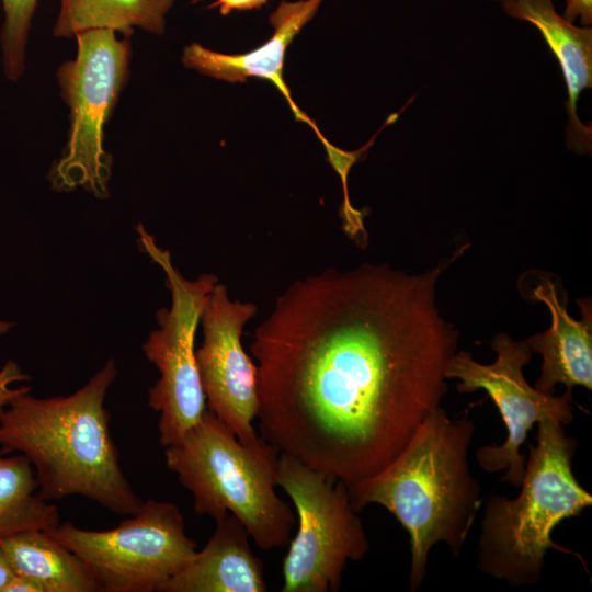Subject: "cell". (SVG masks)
I'll return each instance as SVG.
<instances>
[{
  "instance_id": "cell-1",
  "label": "cell",
  "mask_w": 592,
  "mask_h": 592,
  "mask_svg": "<svg viewBox=\"0 0 592 592\" xmlns=\"http://www.w3.org/2000/svg\"><path fill=\"white\" fill-rule=\"evenodd\" d=\"M388 263L294 281L255 329L261 436L346 487L383 471L448 391L459 332L441 315V274Z\"/></svg>"
},
{
  "instance_id": "cell-2",
  "label": "cell",
  "mask_w": 592,
  "mask_h": 592,
  "mask_svg": "<svg viewBox=\"0 0 592 592\" xmlns=\"http://www.w3.org/2000/svg\"><path fill=\"white\" fill-rule=\"evenodd\" d=\"M116 375L110 358L68 396L37 398L27 388L0 410V452L29 459L42 499L81 496L127 516L141 505L122 469L104 407Z\"/></svg>"
},
{
  "instance_id": "cell-3",
  "label": "cell",
  "mask_w": 592,
  "mask_h": 592,
  "mask_svg": "<svg viewBox=\"0 0 592 592\" xmlns=\"http://www.w3.org/2000/svg\"><path fill=\"white\" fill-rule=\"evenodd\" d=\"M475 431L468 413L451 419L441 406L388 467L348 487L357 512L368 504L384 506L408 533L411 592L422 585L435 545L460 555L482 505L481 485L468 460Z\"/></svg>"
},
{
  "instance_id": "cell-4",
  "label": "cell",
  "mask_w": 592,
  "mask_h": 592,
  "mask_svg": "<svg viewBox=\"0 0 592 592\" xmlns=\"http://www.w3.org/2000/svg\"><path fill=\"white\" fill-rule=\"evenodd\" d=\"M578 441L565 425L544 419L537 423L536 445H530L520 493L490 496L483 505L477 546V568L511 587L540 581L549 549L581 555L553 540V531L592 504V496L577 480L572 459Z\"/></svg>"
},
{
  "instance_id": "cell-5",
  "label": "cell",
  "mask_w": 592,
  "mask_h": 592,
  "mask_svg": "<svg viewBox=\"0 0 592 592\" xmlns=\"http://www.w3.org/2000/svg\"><path fill=\"white\" fill-rule=\"evenodd\" d=\"M278 456L264 439L241 443L208 409L181 441L164 447L166 465L191 492L194 511L215 522L232 514L263 550L286 546L295 524L275 491Z\"/></svg>"
},
{
  "instance_id": "cell-6",
  "label": "cell",
  "mask_w": 592,
  "mask_h": 592,
  "mask_svg": "<svg viewBox=\"0 0 592 592\" xmlns=\"http://www.w3.org/2000/svg\"><path fill=\"white\" fill-rule=\"evenodd\" d=\"M136 231L141 250L163 271L171 294L170 307L157 311L158 328L143 343L145 356L160 374L149 389L148 406L159 413V441L167 447L181 441L207 411L194 344L203 307L218 278L204 273L187 280L141 224Z\"/></svg>"
},
{
  "instance_id": "cell-7",
  "label": "cell",
  "mask_w": 592,
  "mask_h": 592,
  "mask_svg": "<svg viewBox=\"0 0 592 592\" xmlns=\"http://www.w3.org/2000/svg\"><path fill=\"white\" fill-rule=\"evenodd\" d=\"M276 482L291 498L297 532L283 560L282 592L338 591L349 561L362 560L369 540L344 482L280 453Z\"/></svg>"
},
{
  "instance_id": "cell-8",
  "label": "cell",
  "mask_w": 592,
  "mask_h": 592,
  "mask_svg": "<svg viewBox=\"0 0 592 592\" xmlns=\"http://www.w3.org/2000/svg\"><path fill=\"white\" fill-rule=\"evenodd\" d=\"M47 532L82 561L99 592H160L197 551L179 506L153 499L106 531L66 522Z\"/></svg>"
},
{
  "instance_id": "cell-9",
  "label": "cell",
  "mask_w": 592,
  "mask_h": 592,
  "mask_svg": "<svg viewBox=\"0 0 592 592\" xmlns=\"http://www.w3.org/2000/svg\"><path fill=\"white\" fill-rule=\"evenodd\" d=\"M76 38L75 60L65 62L57 73L71 124L50 181L59 191L81 186L96 197H105L111 158L104 150L103 128L127 80L130 46L112 30H91Z\"/></svg>"
},
{
  "instance_id": "cell-10",
  "label": "cell",
  "mask_w": 592,
  "mask_h": 592,
  "mask_svg": "<svg viewBox=\"0 0 592 592\" xmlns=\"http://www.w3.org/2000/svg\"><path fill=\"white\" fill-rule=\"evenodd\" d=\"M497 357L491 364L474 360L470 352L457 351L446 371L447 379L457 378V391L485 390L494 402L506 429L505 441L482 445L475 452L478 465L487 473L504 470L500 481L519 488L526 457L520 452L535 423L553 419L565 426L574 419L572 391L544 394L531 386L523 368L532 358L526 341H515L506 332H498L490 343Z\"/></svg>"
},
{
  "instance_id": "cell-11",
  "label": "cell",
  "mask_w": 592,
  "mask_h": 592,
  "mask_svg": "<svg viewBox=\"0 0 592 592\" xmlns=\"http://www.w3.org/2000/svg\"><path fill=\"white\" fill-rule=\"evenodd\" d=\"M255 315L253 303L230 299L227 286L217 282L201 314L203 343L195 350L207 409L246 445L263 440L253 428L258 367L241 343L243 328Z\"/></svg>"
},
{
  "instance_id": "cell-12",
  "label": "cell",
  "mask_w": 592,
  "mask_h": 592,
  "mask_svg": "<svg viewBox=\"0 0 592 592\" xmlns=\"http://www.w3.org/2000/svg\"><path fill=\"white\" fill-rule=\"evenodd\" d=\"M536 282L530 295L543 303L550 314V327L526 339L532 352L542 356L540 375L535 388L553 394L562 384L572 391L576 386L592 389V306L590 298L579 299L582 318L574 319L568 312V295L559 278L553 274L534 272Z\"/></svg>"
},
{
  "instance_id": "cell-13",
  "label": "cell",
  "mask_w": 592,
  "mask_h": 592,
  "mask_svg": "<svg viewBox=\"0 0 592 592\" xmlns=\"http://www.w3.org/2000/svg\"><path fill=\"white\" fill-rule=\"evenodd\" d=\"M321 2L322 0L281 2L270 15V22L274 26L271 39L252 52L228 55L194 43L184 49L182 61L187 68L229 82H244L251 76L270 80L285 96L296 119L309 124L328 147L329 143L321 136L316 124L293 101L283 79L285 50L294 36L314 18Z\"/></svg>"
},
{
  "instance_id": "cell-14",
  "label": "cell",
  "mask_w": 592,
  "mask_h": 592,
  "mask_svg": "<svg viewBox=\"0 0 592 592\" xmlns=\"http://www.w3.org/2000/svg\"><path fill=\"white\" fill-rule=\"evenodd\" d=\"M249 532L232 514L216 522L206 545L160 592H265L262 560L249 544Z\"/></svg>"
},
{
  "instance_id": "cell-15",
  "label": "cell",
  "mask_w": 592,
  "mask_h": 592,
  "mask_svg": "<svg viewBox=\"0 0 592 592\" xmlns=\"http://www.w3.org/2000/svg\"><path fill=\"white\" fill-rule=\"evenodd\" d=\"M505 12L538 29L561 67L568 89V145L579 152L591 151V128L577 116L581 91L592 83V30L579 27L559 15L551 0L505 1Z\"/></svg>"
},
{
  "instance_id": "cell-16",
  "label": "cell",
  "mask_w": 592,
  "mask_h": 592,
  "mask_svg": "<svg viewBox=\"0 0 592 592\" xmlns=\"http://www.w3.org/2000/svg\"><path fill=\"white\" fill-rule=\"evenodd\" d=\"M0 546L14 574L35 581L44 592H98L82 561L46 531L16 533Z\"/></svg>"
},
{
  "instance_id": "cell-17",
  "label": "cell",
  "mask_w": 592,
  "mask_h": 592,
  "mask_svg": "<svg viewBox=\"0 0 592 592\" xmlns=\"http://www.w3.org/2000/svg\"><path fill=\"white\" fill-rule=\"evenodd\" d=\"M173 0H60L54 26L58 37L91 30H112L125 36L134 27L161 34Z\"/></svg>"
},
{
  "instance_id": "cell-18",
  "label": "cell",
  "mask_w": 592,
  "mask_h": 592,
  "mask_svg": "<svg viewBox=\"0 0 592 592\" xmlns=\"http://www.w3.org/2000/svg\"><path fill=\"white\" fill-rule=\"evenodd\" d=\"M37 490L29 459L0 452V540L24 531L47 532L60 523L57 506L42 499Z\"/></svg>"
},
{
  "instance_id": "cell-19",
  "label": "cell",
  "mask_w": 592,
  "mask_h": 592,
  "mask_svg": "<svg viewBox=\"0 0 592 592\" xmlns=\"http://www.w3.org/2000/svg\"><path fill=\"white\" fill-rule=\"evenodd\" d=\"M38 0H1L3 24L0 34L4 75L18 80L25 65V46Z\"/></svg>"
},
{
  "instance_id": "cell-20",
  "label": "cell",
  "mask_w": 592,
  "mask_h": 592,
  "mask_svg": "<svg viewBox=\"0 0 592 592\" xmlns=\"http://www.w3.org/2000/svg\"><path fill=\"white\" fill-rule=\"evenodd\" d=\"M30 377L12 360L0 366V410L18 394L30 388L29 386H16L19 383L29 380Z\"/></svg>"
},
{
  "instance_id": "cell-21",
  "label": "cell",
  "mask_w": 592,
  "mask_h": 592,
  "mask_svg": "<svg viewBox=\"0 0 592 592\" xmlns=\"http://www.w3.org/2000/svg\"><path fill=\"white\" fill-rule=\"evenodd\" d=\"M563 18L571 23L580 18L583 25H590L592 23V0H566Z\"/></svg>"
},
{
  "instance_id": "cell-22",
  "label": "cell",
  "mask_w": 592,
  "mask_h": 592,
  "mask_svg": "<svg viewBox=\"0 0 592 592\" xmlns=\"http://www.w3.org/2000/svg\"><path fill=\"white\" fill-rule=\"evenodd\" d=\"M269 0H216L212 7H218L223 15L229 14L232 10L258 9Z\"/></svg>"
},
{
  "instance_id": "cell-23",
  "label": "cell",
  "mask_w": 592,
  "mask_h": 592,
  "mask_svg": "<svg viewBox=\"0 0 592 592\" xmlns=\"http://www.w3.org/2000/svg\"><path fill=\"white\" fill-rule=\"evenodd\" d=\"M2 592H44L42 587L35 581L14 574Z\"/></svg>"
},
{
  "instance_id": "cell-24",
  "label": "cell",
  "mask_w": 592,
  "mask_h": 592,
  "mask_svg": "<svg viewBox=\"0 0 592 592\" xmlns=\"http://www.w3.org/2000/svg\"><path fill=\"white\" fill-rule=\"evenodd\" d=\"M14 572L8 561V558L0 546V592L3 591L9 581L13 578Z\"/></svg>"
},
{
  "instance_id": "cell-25",
  "label": "cell",
  "mask_w": 592,
  "mask_h": 592,
  "mask_svg": "<svg viewBox=\"0 0 592 592\" xmlns=\"http://www.w3.org/2000/svg\"><path fill=\"white\" fill-rule=\"evenodd\" d=\"M12 323L9 321L0 320V337L5 334L11 328Z\"/></svg>"
},
{
  "instance_id": "cell-26",
  "label": "cell",
  "mask_w": 592,
  "mask_h": 592,
  "mask_svg": "<svg viewBox=\"0 0 592 592\" xmlns=\"http://www.w3.org/2000/svg\"><path fill=\"white\" fill-rule=\"evenodd\" d=\"M499 1H503V2H505V1H510V0H499Z\"/></svg>"
}]
</instances>
